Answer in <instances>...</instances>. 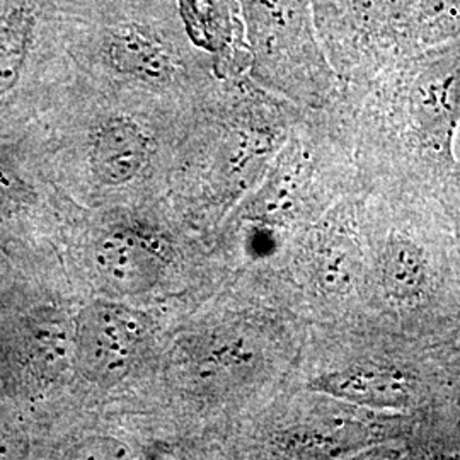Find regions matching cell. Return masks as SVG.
<instances>
[{
	"mask_svg": "<svg viewBox=\"0 0 460 460\" xmlns=\"http://www.w3.org/2000/svg\"><path fill=\"white\" fill-rule=\"evenodd\" d=\"M336 102L363 188L435 193L460 161V40L412 51Z\"/></svg>",
	"mask_w": 460,
	"mask_h": 460,
	"instance_id": "1",
	"label": "cell"
},
{
	"mask_svg": "<svg viewBox=\"0 0 460 460\" xmlns=\"http://www.w3.org/2000/svg\"><path fill=\"white\" fill-rule=\"evenodd\" d=\"M368 294L365 319L427 338L460 328V258L440 201L428 191L363 188Z\"/></svg>",
	"mask_w": 460,
	"mask_h": 460,
	"instance_id": "2",
	"label": "cell"
},
{
	"mask_svg": "<svg viewBox=\"0 0 460 460\" xmlns=\"http://www.w3.org/2000/svg\"><path fill=\"white\" fill-rule=\"evenodd\" d=\"M343 324L338 358L305 382L307 393L393 414L435 411L457 397L456 338L414 336L365 317Z\"/></svg>",
	"mask_w": 460,
	"mask_h": 460,
	"instance_id": "3",
	"label": "cell"
},
{
	"mask_svg": "<svg viewBox=\"0 0 460 460\" xmlns=\"http://www.w3.org/2000/svg\"><path fill=\"white\" fill-rule=\"evenodd\" d=\"M319 45L341 89L368 81L421 49L416 40L420 0H311ZM340 89V91H341Z\"/></svg>",
	"mask_w": 460,
	"mask_h": 460,
	"instance_id": "4",
	"label": "cell"
},
{
	"mask_svg": "<svg viewBox=\"0 0 460 460\" xmlns=\"http://www.w3.org/2000/svg\"><path fill=\"white\" fill-rule=\"evenodd\" d=\"M144 331L142 317L125 307L106 302L87 305L75 324L79 372L99 385L119 382L132 368Z\"/></svg>",
	"mask_w": 460,
	"mask_h": 460,
	"instance_id": "5",
	"label": "cell"
},
{
	"mask_svg": "<svg viewBox=\"0 0 460 460\" xmlns=\"http://www.w3.org/2000/svg\"><path fill=\"white\" fill-rule=\"evenodd\" d=\"M171 252L164 239L137 227H115L104 232L94 246V264L102 279L119 294H140L154 287Z\"/></svg>",
	"mask_w": 460,
	"mask_h": 460,
	"instance_id": "6",
	"label": "cell"
},
{
	"mask_svg": "<svg viewBox=\"0 0 460 460\" xmlns=\"http://www.w3.org/2000/svg\"><path fill=\"white\" fill-rule=\"evenodd\" d=\"M148 140L142 128L125 118H113L99 128L91 148V165L99 181L121 186L146 164Z\"/></svg>",
	"mask_w": 460,
	"mask_h": 460,
	"instance_id": "7",
	"label": "cell"
},
{
	"mask_svg": "<svg viewBox=\"0 0 460 460\" xmlns=\"http://www.w3.org/2000/svg\"><path fill=\"white\" fill-rule=\"evenodd\" d=\"M108 57L118 72L144 83H167L172 75V62L163 45L133 28L115 33L108 45Z\"/></svg>",
	"mask_w": 460,
	"mask_h": 460,
	"instance_id": "8",
	"label": "cell"
},
{
	"mask_svg": "<svg viewBox=\"0 0 460 460\" xmlns=\"http://www.w3.org/2000/svg\"><path fill=\"white\" fill-rule=\"evenodd\" d=\"M182 19L195 43L207 49H226L234 34L232 0H180Z\"/></svg>",
	"mask_w": 460,
	"mask_h": 460,
	"instance_id": "9",
	"label": "cell"
},
{
	"mask_svg": "<svg viewBox=\"0 0 460 460\" xmlns=\"http://www.w3.org/2000/svg\"><path fill=\"white\" fill-rule=\"evenodd\" d=\"M33 33V14L24 9H13L0 21V96L16 87L26 62Z\"/></svg>",
	"mask_w": 460,
	"mask_h": 460,
	"instance_id": "10",
	"label": "cell"
},
{
	"mask_svg": "<svg viewBox=\"0 0 460 460\" xmlns=\"http://www.w3.org/2000/svg\"><path fill=\"white\" fill-rule=\"evenodd\" d=\"M416 40L421 49L460 40V0H420Z\"/></svg>",
	"mask_w": 460,
	"mask_h": 460,
	"instance_id": "11",
	"label": "cell"
},
{
	"mask_svg": "<svg viewBox=\"0 0 460 460\" xmlns=\"http://www.w3.org/2000/svg\"><path fill=\"white\" fill-rule=\"evenodd\" d=\"M433 195L444 208L460 258V161L456 171L440 184V188Z\"/></svg>",
	"mask_w": 460,
	"mask_h": 460,
	"instance_id": "12",
	"label": "cell"
},
{
	"mask_svg": "<svg viewBox=\"0 0 460 460\" xmlns=\"http://www.w3.org/2000/svg\"><path fill=\"white\" fill-rule=\"evenodd\" d=\"M16 210V198L13 195L11 182L0 172V220H5Z\"/></svg>",
	"mask_w": 460,
	"mask_h": 460,
	"instance_id": "13",
	"label": "cell"
},
{
	"mask_svg": "<svg viewBox=\"0 0 460 460\" xmlns=\"http://www.w3.org/2000/svg\"><path fill=\"white\" fill-rule=\"evenodd\" d=\"M459 157H460V137H459Z\"/></svg>",
	"mask_w": 460,
	"mask_h": 460,
	"instance_id": "14",
	"label": "cell"
}]
</instances>
